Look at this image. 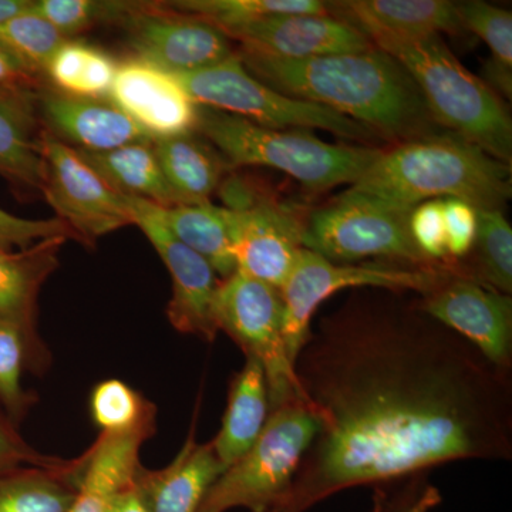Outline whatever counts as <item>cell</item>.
Wrapping results in <instances>:
<instances>
[{"label": "cell", "mask_w": 512, "mask_h": 512, "mask_svg": "<svg viewBox=\"0 0 512 512\" xmlns=\"http://www.w3.org/2000/svg\"><path fill=\"white\" fill-rule=\"evenodd\" d=\"M386 289L319 320L295 362L319 431L272 512L463 460H511L510 370Z\"/></svg>", "instance_id": "cell-1"}, {"label": "cell", "mask_w": 512, "mask_h": 512, "mask_svg": "<svg viewBox=\"0 0 512 512\" xmlns=\"http://www.w3.org/2000/svg\"><path fill=\"white\" fill-rule=\"evenodd\" d=\"M238 56L252 76L276 92L336 111L377 136L403 143L433 134L434 121L419 87L402 64L379 47L308 59L245 49Z\"/></svg>", "instance_id": "cell-2"}, {"label": "cell", "mask_w": 512, "mask_h": 512, "mask_svg": "<svg viewBox=\"0 0 512 512\" xmlns=\"http://www.w3.org/2000/svg\"><path fill=\"white\" fill-rule=\"evenodd\" d=\"M350 190L407 210L446 198L503 210L511 198V165L456 134H430L382 150Z\"/></svg>", "instance_id": "cell-3"}, {"label": "cell", "mask_w": 512, "mask_h": 512, "mask_svg": "<svg viewBox=\"0 0 512 512\" xmlns=\"http://www.w3.org/2000/svg\"><path fill=\"white\" fill-rule=\"evenodd\" d=\"M419 87L434 123L511 165L512 121L503 99L466 69L440 35L396 36L365 30Z\"/></svg>", "instance_id": "cell-4"}, {"label": "cell", "mask_w": 512, "mask_h": 512, "mask_svg": "<svg viewBox=\"0 0 512 512\" xmlns=\"http://www.w3.org/2000/svg\"><path fill=\"white\" fill-rule=\"evenodd\" d=\"M195 131L217 148L228 165L275 168L311 191L355 184L383 150L330 144L308 130L262 127L201 106Z\"/></svg>", "instance_id": "cell-5"}, {"label": "cell", "mask_w": 512, "mask_h": 512, "mask_svg": "<svg viewBox=\"0 0 512 512\" xmlns=\"http://www.w3.org/2000/svg\"><path fill=\"white\" fill-rule=\"evenodd\" d=\"M318 431V417L305 403L272 410L254 446L211 485L197 512L274 511Z\"/></svg>", "instance_id": "cell-6"}, {"label": "cell", "mask_w": 512, "mask_h": 512, "mask_svg": "<svg viewBox=\"0 0 512 512\" xmlns=\"http://www.w3.org/2000/svg\"><path fill=\"white\" fill-rule=\"evenodd\" d=\"M456 269L437 265H409L376 262L365 265L333 264L302 248L291 274L279 289L284 301V340L289 359L295 365L311 336L312 319L326 299L343 289H386L416 292L427 296L436 291Z\"/></svg>", "instance_id": "cell-7"}, {"label": "cell", "mask_w": 512, "mask_h": 512, "mask_svg": "<svg viewBox=\"0 0 512 512\" xmlns=\"http://www.w3.org/2000/svg\"><path fill=\"white\" fill-rule=\"evenodd\" d=\"M174 74L198 106L234 114L262 127L320 128L355 141L377 136L369 127L336 111L276 92L252 76L237 53L207 69Z\"/></svg>", "instance_id": "cell-8"}, {"label": "cell", "mask_w": 512, "mask_h": 512, "mask_svg": "<svg viewBox=\"0 0 512 512\" xmlns=\"http://www.w3.org/2000/svg\"><path fill=\"white\" fill-rule=\"evenodd\" d=\"M414 210V208H413ZM413 210L349 190L313 212L305 224L303 248L333 264L355 265L369 258L409 265L427 261L410 234Z\"/></svg>", "instance_id": "cell-9"}, {"label": "cell", "mask_w": 512, "mask_h": 512, "mask_svg": "<svg viewBox=\"0 0 512 512\" xmlns=\"http://www.w3.org/2000/svg\"><path fill=\"white\" fill-rule=\"evenodd\" d=\"M218 330L265 372L269 406L305 403L284 340V301L274 286L235 271L221 279L214 306Z\"/></svg>", "instance_id": "cell-10"}, {"label": "cell", "mask_w": 512, "mask_h": 512, "mask_svg": "<svg viewBox=\"0 0 512 512\" xmlns=\"http://www.w3.org/2000/svg\"><path fill=\"white\" fill-rule=\"evenodd\" d=\"M42 151L43 195L76 241L93 245L104 235L134 225L131 198L111 187L73 147L42 130Z\"/></svg>", "instance_id": "cell-11"}, {"label": "cell", "mask_w": 512, "mask_h": 512, "mask_svg": "<svg viewBox=\"0 0 512 512\" xmlns=\"http://www.w3.org/2000/svg\"><path fill=\"white\" fill-rule=\"evenodd\" d=\"M420 308L503 370L512 365V299L460 272L421 296Z\"/></svg>", "instance_id": "cell-12"}, {"label": "cell", "mask_w": 512, "mask_h": 512, "mask_svg": "<svg viewBox=\"0 0 512 512\" xmlns=\"http://www.w3.org/2000/svg\"><path fill=\"white\" fill-rule=\"evenodd\" d=\"M124 23L137 59L171 73L197 72L234 55L222 30L167 6L138 3Z\"/></svg>", "instance_id": "cell-13"}, {"label": "cell", "mask_w": 512, "mask_h": 512, "mask_svg": "<svg viewBox=\"0 0 512 512\" xmlns=\"http://www.w3.org/2000/svg\"><path fill=\"white\" fill-rule=\"evenodd\" d=\"M130 198L134 225L144 232L163 259L173 281V295L167 306L168 320L178 332L212 342L220 332L214 316L220 276L201 255L185 247L151 217L146 200Z\"/></svg>", "instance_id": "cell-14"}, {"label": "cell", "mask_w": 512, "mask_h": 512, "mask_svg": "<svg viewBox=\"0 0 512 512\" xmlns=\"http://www.w3.org/2000/svg\"><path fill=\"white\" fill-rule=\"evenodd\" d=\"M109 100L153 140L184 136L197 128L200 106L178 77L137 57L119 64Z\"/></svg>", "instance_id": "cell-15"}, {"label": "cell", "mask_w": 512, "mask_h": 512, "mask_svg": "<svg viewBox=\"0 0 512 512\" xmlns=\"http://www.w3.org/2000/svg\"><path fill=\"white\" fill-rule=\"evenodd\" d=\"M305 224L284 205L264 200L232 211V256L237 271L281 289L303 248Z\"/></svg>", "instance_id": "cell-16"}, {"label": "cell", "mask_w": 512, "mask_h": 512, "mask_svg": "<svg viewBox=\"0 0 512 512\" xmlns=\"http://www.w3.org/2000/svg\"><path fill=\"white\" fill-rule=\"evenodd\" d=\"M224 33L241 42L242 49L285 59L363 52L375 46L348 20L330 15H276Z\"/></svg>", "instance_id": "cell-17"}, {"label": "cell", "mask_w": 512, "mask_h": 512, "mask_svg": "<svg viewBox=\"0 0 512 512\" xmlns=\"http://www.w3.org/2000/svg\"><path fill=\"white\" fill-rule=\"evenodd\" d=\"M66 238H50L26 249L0 248V326L16 330L28 348V369L45 372L49 352L37 333L40 288L59 266Z\"/></svg>", "instance_id": "cell-18"}, {"label": "cell", "mask_w": 512, "mask_h": 512, "mask_svg": "<svg viewBox=\"0 0 512 512\" xmlns=\"http://www.w3.org/2000/svg\"><path fill=\"white\" fill-rule=\"evenodd\" d=\"M37 111L47 133L76 150L109 151L154 141L110 100L82 99L45 87L37 94Z\"/></svg>", "instance_id": "cell-19"}, {"label": "cell", "mask_w": 512, "mask_h": 512, "mask_svg": "<svg viewBox=\"0 0 512 512\" xmlns=\"http://www.w3.org/2000/svg\"><path fill=\"white\" fill-rule=\"evenodd\" d=\"M224 471L212 441L198 443L192 427L170 466L157 471L141 466L134 478V490L146 512H197Z\"/></svg>", "instance_id": "cell-20"}, {"label": "cell", "mask_w": 512, "mask_h": 512, "mask_svg": "<svg viewBox=\"0 0 512 512\" xmlns=\"http://www.w3.org/2000/svg\"><path fill=\"white\" fill-rule=\"evenodd\" d=\"M154 430L156 424L127 433H101L83 454L79 488L69 512H110L117 495L134 483L141 468V446Z\"/></svg>", "instance_id": "cell-21"}, {"label": "cell", "mask_w": 512, "mask_h": 512, "mask_svg": "<svg viewBox=\"0 0 512 512\" xmlns=\"http://www.w3.org/2000/svg\"><path fill=\"white\" fill-rule=\"evenodd\" d=\"M37 94L0 92V177L16 187L43 190L46 163L37 130Z\"/></svg>", "instance_id": "cell-22"}, {"label": "cell", "mask_w": 512, "mask_h": 512, "mask_svg": "<svg viewBox=\"0 0 512 512\" xmlns=\"http://www.w3.org/2000/svg\"><path fill=\"white\" fill-rule=\"evenodd\" d=\"M333 5L362 32L427 36L463 30L458 5L448 0H348Z\"/></svg>", "instance_id": "cell-23"}, {"label": "cell", "mask_w": 512, "mask_h": 512, "mask_svg": "<svg viewBox=\"0 0 512 512\" xmlns=\"http://www.w3.org/2000/svg\"><path fill=\"white\" fill-rule=\"evenodd\" d=\"M269 414L271 406L264 369L255 359L247 357L241 372L232 379L221 430L212 440L225 470L254 446Z\"/></svg>", "instance_id": "cell-24"}, {"label": "cell", "mask_w": 512, "mask_h": 512, "mask_svg": "<svg viewBox=\"0 0 512 512\" xmlns=\"http://www.w3.org/2000/svg\"><path fill=\"white\" fill-rule=\"evenodd\" d=\"M147 211L185 247L201 255L221 279L237 271L232 256V211L211 202L160 207L146 201Z\"/></svg>", "instance_id": "cell-25"}, {"label": "cell", "mask_w": 512, "mask_h": 512, "mask_svg": "<svg viewBox=\"0 0 512 512\" xmlns=\"http://www.w3.org/2000/svg\"><path fill=\"white\" fill-rule=\"evenodd\" d=\"M154 148L177 205L210 202L228 165L217 150L192 133L154 140Z\"/></svg>", "instance_id": "cell-26"}, {"label": "cell", "mask_w": 512, "mask_h": 512, "mask_svg": "<svg viewBox=\"0 0 512 512\" xmlns=\"http://www.w3.org/2000/svg\"><path fill=\"white\" fill-rule=\"evenodd\" d=\"M76 151L121 194L141 198L160 207L177 205L158 161L154 141H137L109 151Z\"/></svg>", "instance_id": "cell-27"}, {"label": "cell", "mask_w": 512, "mask_h": 512, "mask_svg": "<svg viewBox=\"0 0 512 512\" xmlns=\"http://www.w3.org/2000/svg\"><path fill=\"white\" fill-rule=\"evenodd\" d=\"M83 456L66 466L0 471V512H69L79 488Z\"/></svg>", "instance_id": "cell-28"}, {"label": "cell", "mask_w": 512, "mask_h": 512, "mask_svg": "<svg viewBox=\"0 0 512 512\" xmlns=\"http://www.w3.org/2000/svg\"><path fill=\"white\" fill-rule=\"evenodd\" d=\"M117 69L119 63L99 47L66 40L47 64L45 76L67 96L109 100Z\"/></svg>", "instance_id": "cell-29"}, {"label": "cell", "mask_w": 512, "mask_h": 512, "mask_svg": "<svg viewBox=\"0 0 512 512\" xmlns=\"http://www.w3.org/2000/svg\"><path fill=\"white\" fill-rule=\"evenodd\" d=\"M165 5L222 32L276 15H329L328 3L320 0H177Z\"/></svg>", "instance_id": "cell-30"}, {"label": "cell", "mask_w": 512, "mask_h": 512, "mask_svg": "<svg viewBox=\"0 0 512 512\" xmlns=\"http://www.w3.org/2000/svg\"><path fill=\"white\" fill-rule=\"evenodd\" d=\"M477 278L505 295L512 292V228L503 210H477Z\"/></svg>", "instance_id": "cell-31"}, {"label": "cell", "mask_w": 512, "mask_h": 512, "mask_svg": "<svg viewBox=\"0 0 512 512\" xmlns=\"http://www.w3.org/2000/svg\"><path fill=\"white\" fill-rule=\"evenodd\" d=\"M66 40L36 12L33 2L30 8L0 25V42L40 79L46 77L47 64Z\"/></svg>", "instance_id": "cell-32"}, {"label": "cell", "mask_w": 512, "mask_h": 512, "mask_svg": "<svg viewBox=\"0 0 512 512\" xmlns=\"http://www.w3.org/2000/svg\"><path fill=\"white\" fill-rule=\"evenodd\" d=\"M90 413L101 433H127L156 424V409L121 380H104L94 387Z\"/></svg>", "instance_id": "cell-33"}, {"label": "cell", "mask_w": 512, "mask_h": 512, "mask_svg": "<svg viewBox=\"0 0 512 512\" xmlns=\"http://www.w3.org/2000/svg\"><path fill=\"white\" fill-rule=\"evenodd\" d=\"M138 3L93 2V0H37L33 8L64 37L83 33L97 22H126Z\"/></svg>", "instance_id": "cell-34"}, {"label": "cell", "mask_w": 512, "mask_h": 512, "mask_svg": "<svg viewBox=\"0 0 512 512\" xmlns=\"http://www.w3.org/2000/svg\"><path fill=\"white\" fill-rule=\"evenodd\" d=\"M463 30L474 33L491 50V63L500 69H512V15L481 0L457 3Z\"/></svg>", "instance_id": "cell-35"}, {"label": "cell", "mask_w": 512, "mask_h": 512, "mask_svg": "<svg viewBox=\"0 0 512 512\" xmlns=\"http://www.w3.org/2000/svg\"><path fill=\"white\" fill-rule=\"evenodd\" d=\"M28 367V348L16 330L0 326V403L9 420L18 423L35 402L22 386V372Z\"/></svg>", "instance_id": "cell-36"}, {"label": "cell", "mask_w": 512, "mask_h": 512, "mask_svg": "<svg viewBox=\"0 0 512 512\" xmlns=\"http://www.w3.org/2000/svg\"><path fill=\"white\" fill-rule=\"evenodd\" d=\"M410 234L421 255L431 264H439L447 258L443 200L421 202L414 207L410 215Z\"/></svg>", "instance_id": "cell-37"}, {"label": "cell", "mask_w": 512, "mask_h": 512, "mask_svg": "<svg viewBox=\"0 0 512 512\" xmlns=\"http://www.w3.org/2000/svg\"><path fill=\"white\" fill-rule=\"evenodd\" d=\"M50 238L76 239L59 218L28 220L0 208V248L26 249Z\"/></svg>", "instance_id": "cell-38"}, {"label": "cell", "mask_w": 512, "mask_h": 512, "mask_svg": "<svg viewBox=\"0 0 512 512\" xmlns=\"http://www.w3.org/2000/svg\"><path fill=\"white\" fill-rule=\"evenodd\" d=\"M444 228H446L447 255L464 258L474 247L477 235V210L457 198L443 200Z\"/></svg>", "instance_id": "cell-39"}, {"label": "cell", "mask_w": 512, "mask_h": 512, "mask_svg": "<svg viewBox=\"0 0 512 512\" xmlns=\"http://www.w3.org/2000/svg\"><path fill=\"white\" fill-rule=\"evenodd\" d=\"M67 461L47 457L20 437L12 421L0 416V471L22 466L63 467Z\"/></svg>", "instance_id": "cell-40"}, {"label": "cell", "mask_w": 512, "mask_h": 512, "mask_svg": "<svg viewBox=\"0 0 512 512\" xmlns=\"http://www.w3.org/2000/svg\"><path fill=\"white\" fill-rule=\"evenodd\" d=\"M45 89L43 79L30 73L18 57L0 42V92L33 94Z\"/></svg>", "instance_id": "cell-41"}, {"label": "cell", "mask_w": 512, "mask_h": 512, "mask_svg": "<svg viewBox=\"0 0 512 512\" xmlns=\"http://www.w3.org/2000/svg\"><path fill=\"white\" fill-rule=\"evenodd\" d=\"M440 503V494L436 488L426 487L420 494L410 497L404 512H429Z\"/></svg>", "instance_id": "cell-42"}, {"label": "cell", "mask_w": 512, "mask_h": 512, "mask_svg": "<svg viewBox=\"0 0 512 512\" xmlns=\"http://www.w3.org/2000/svg\"><path fill=\"white\" fill-rule=\"evenodd\" d=\"M110 512H146L140 500H138L134 483L126 488L123 493L117 495L116 500L111 505Z\"/></svg>", "instance_id": "cell-43"}, {"label": "cell", "mask_w": 512, "mask_h": 512, "mask_svg": "<svg viewBox=\"0 0 512 512\" xmlns=\"http://www.w3.org/2000/svg\"><path fill=\"white\" fill-rule=\"evenodd\" d=\"M32 0H0V25L30 8Z\"/></svg>", "instance_id": "cell-44"}, {"label": "cell", "mask_w": 512, "mask_h": 512, "mask_svg": "<svg viewBox=\"0 0 512 512\" xmlns=\"http://www.w3.org/2000/svg\"><path fill=\"white\" fill-rule=\"evenodd\" d=\"M409 500L410 497H407L400 501L399 504L392 505L389 504V501H387L386 495H384L383 491L377 490L373 512H404V510H406L407 503H409Z\"/></svg>", "instance_id": "cell-45"}]
</instances>
